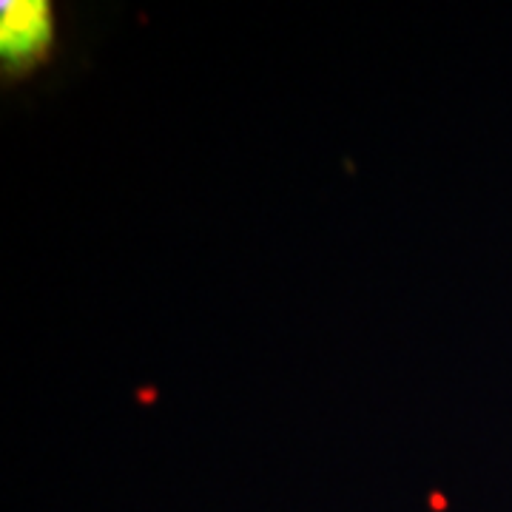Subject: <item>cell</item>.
Wrapping results in <instances>:
<instances>
[{"label":"cell","mask_w":512,"mask_h":512,"mask_svg":"<svg viewBox=\"0 0 512 512\" xmlns=\"http://www.w3.org/2000/svg\"><path fill=\"white\" fill-rule=\"evenodd\" d=\"M52 43V12L49 3L12 0L3 3L0 15V57L6 72H26Z\"/></svg>","instance_id":"cell-1"}]
</instances>
